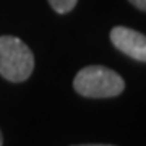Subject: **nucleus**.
Returning <instances> with one entry per match:
<instances>
[{"label": "nucleus", "mask_w": 146, "mask_h": 146, "mask_svg": "<svg viewBox=\"0 0 146 146\" xmlns=\"http://www.w3.org/2000/svg\"><path fill=\"white\" fill-rule=\"evenodd\" d=\"M73 88L80 96L91 99L115 98L125 89V81L117 72L102 65L81 68L73 80Z\"/></svg>", "instance_id": "obj_1"}, {"label": "nucleus", "mask_w": 146, "mask_h": 146, "mask_svg": "<svg viewBox=\"0 0 146 146\" xmlns=\"http://www.w3.org/2000/svg\"><path fill=\"white\" fill-rule=\"evenodd\" d=\"M34 70V54L15 36H0V75L11 83L26 81Z\"/></svg>", "instance_id": "obj_2"}, {"label": "nucleus", "mask_w": 146, "mask_h": 146, "mask_svg": "<svg viewBox=\"0 0 146 146\" xmlns=\"http://www.w3.org/2000/svg\"><path fill=\"white\" fill-rule=\"evenodd\" d=\"M110 41L120 52L138 62H146V36L127 26H115L110 31Z\"/></svg>", "instance_id": "obj_3"}, {"label": "nucleus", "mask_w": 146, "mask_h": 146, "mask_svg": "<svg viewBox=\"0 0 146 146\" xmlns=\"http://www.w3.org/2000/svg\"><path fill=\"white\" fill-rule=\"evenodd\" d=\"M49 5L52 7V10L58 15H65L68 11H72L76 5L78 0H47Z\"/></svg>", "instance_id": "obj_4"}, {"label": "nucleus", "mask_w": 146, "mask_h": 146, "mask_svg": "<svg viewBox=\"0 0 146 146\" xmlns=\"http://www.w3.org/2000/svg\"><path fill=\"white\" fill-rule=\"evenodd\" d=\"M133 7H136L138 10L141 11H146V0H128Z\"/></svg>", "instance_id": "obj_5"}, {"label": "nucleus", "mask_w": 146, "mask_h": 146, "mask_svg": "<svg viewBox=\"0 0 146 146\" xmlns=\"http://www.w3.org/2000/svg\"><path fill=\"white\" fill-rule=\"evenodd\" d=\"M72 146H114V145H72Z\"/></svg>", "instance_id": "obj_6"}, {"label": "nucleus", "mask_w": 146, "mask_h": 146, "mask_svg": "<svg viewBox=\"0 0 146 146\" xmlns=\"http://www.w3.org/2000/svg\"><path fill=\"white\" fill-rule=\"evenodd\" d=\"M3 145V136H2V131H0V146Z\"/></svg>", "instance_id": "obj_7"}]
</instances>
